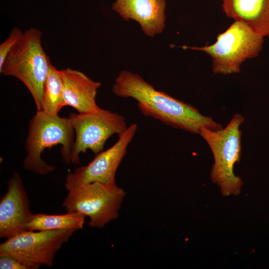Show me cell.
I'll list each match as a JSON object with an SVG mask.
<instances>
[{
    "instance_id": "277c9868",
    "label": "cell",
    "mask_w": 269,
    "mask_h": 269,
    "mask_svg": "<svg viewBox=\"0 0 269 269\" xmlns=\"http://www.w3.org/2000/svg\"><path fill=\"white\" fill-rule=\"evenodd\" d=\"M244 121L242 115L235 114L224 128L217 130L204 128L199 134L209 146L214 157L211 180L220 188L224 196L238 195L243 184L242 179L235 174L234 167L241 159L240 127Z\"/></svg>"
},
{
    "instance_id": "8fae6325",
    "label": "cell",
    "mask_w": 269,
    "mask_h": 269,
    "mask_svg": "<svg viewBox=\"0 0 269 269\" xmlns=\"http://www.w3.org/2000/svg\"><path fill=\"white\" fill-rule=\"evenodd\" d=\"M166 0H116L112 9L126 20L137 22L143 33L153 37L165 27Z\"/></svg>"
},
{
    "instance_id": "4fadbf2b",
    "label": "cell",
    "mask_w": 269,
    "mask_h": 269,
    "mask_svg": "<svg viewBox=\"0 0 269 269\" xmlns=\"http://www.w3.org/2000/svg\"><path fill=\"white\" fill-rule=\"evenodd\" d=\"M222 7L228 18L243 22L262 36L269 37V0H222Z\"/></svg>"
},
{
    "instance_id": "ba28073f",
    "label": "cell",
    "mask_w": 269,
    "mask_h": 269,
    "mask_svg": "<svg viewBox=\"0 0 269 269\" xmlns=\"http://www.w3.org/2000/svg\"><path fill=\"white\" fill-rule=\"evenodd\" d=\"M75 137L71 163L80 164L79 154L90 149L96 155L103 151L112 135H118L128 128L125 118L116 113L100 108L86 113H71L69 116Z\"/></svg>"
},
{
    "instance_id": "52a82bcc",
    "label": "cell",
    "mask_w": 269,
    "mask_h": 269,
    "mask_svg": "<svg viewBox=\"0 0 269 269\" xmlns=\"http://www.w3.org/2000/svg\"><path fill=\"white\" fill-rule=\"evenodd\" d=\"M76 230L72 229L26 231L10 237L0 245V256L7 255L36 269L52 267L55 256Z\"/></svg>"
},
{
    "instance_id": "3957f363",
    "label": "cell",
    "mask_w": 269,
    "mask_h": 269,
    "mask_svg": "<svg viewBox=\"0 0 269 269\" xmlns=\"http://www.w3.org/2000/svg\"><path fill=\"white\" fill-rule=\"evenodd\" d=\"M42 32L30 28L23 34L0 67V74L21 81L30 93L37 111L42 110L44 86L50 61L41 44Z\"/></svg>"
},
{
    "instance_id": "9c48e42d",
    "label": "cell",
    "mask_w": 269,
    "mask_h": 269,
    "mask_svg": "<svg viewBox=\"0 0 269 269\" xmlns=\"http://www.w3.org/2000/svg\"><path fill=\"white\" fill-rule=\"evenodd\" d=\"M137 125L131 124L119 134L117 141L110 148L97 154L87 165L77 168L69 173L65 179V187L99 182L115 184L117 169L125 156L129 144L134 137Z\"/></svg>"
},
{
    "instance_id": "8992f818",
    "label": "cell",
    "mask_w": 269,
    "mask_h": 269,
    "mask_svg": "<svg viewBox=\"0 0 269 269\" xmlns=\"http://www.w3.org/2000/svg\"><path fill=\"white\" fill-rule=\"evenodd\" d=\"M68 194L62 203L67 212L82 214L90 218L89 225L103 228L119 216L124 190L116 184L99 182L75 185L66 188Z\"/></svg>"
},
{
    "instance_id": "e0dca14e",
    "label": "cell",
    "mask_w": 269,
    "mask_h": 269,
    "mask_svg": "<svg viewBox=\"0 0 269 269\" xmlns=\"http://www.w3.org/2000/svg\"><path fill=\"white\" fill-rule=\"evenodd\" d=\"M0 269H28L13 258L7 255L0 256Z\"/></svg>"
},
{
    "instance_id": "7a4b0ae2",
    "label": "cell",
    "mask_w": 269,
    "mask_h": 269,
    "mask_svg": "<svg viewBox=\"0 0 269 269\" xmlns=\"http://www.w3.org/2000/svg\"><path fill=\"white\" fill-rule=\"evenodd\" d=\"M74 134L69 118L37 111L29 122L25 145L27 155L23 160V168L40 175L53 171L55 167L44 161L41 155L46 148L58 144L61 146L63 161L66 164L71 163Z\"/></svg>"
},
{
    "instance_id": "6da1fadb",
    "label": "cell",
    "mask_w": 269,
    "mask_h": 269,
    "mask_svg": "<svg viewBox=\"0 0 269 269\" xmlns=\"http://www.w3.org/2000/svg\"><path fill=\"white\" fill-rule=\"evenodd\" d=\"M112 91L117 96L135 99L143 115L173 128L198 134L204 128L213 130L222 128L220 124L201 114L194 106L156 90L139 75L130 71L123 70L119 73Z\"/></svg>"
},
{
    "instance_id": "9a60e30c",
    "label": "cell",
    "mask_w": 269,
    "mask_h": 269,
    "mask_svg": "<svg viewBox=\"0 0 269 269\" xmlns=\"http://www.w3.org/2000/svg\"><path fill=\"white\" fill-rule=\"evenodd\" d=\"M64 106L63 84L59 70L50 61L44 86L42 111L48 115L55 116L58 115Z\"/></svg>"
},
{
    "instance_id": "30bf717a",
    "label": "cell",
    "mask_w": 269,
    "mask_h": 269,
    "mask_svg": "<svg viewBox=\"0 0 269 269\" xmlns=\"http://www.w3.org/2000/svg\"><path fill=\"white\" fill-rule=\"evenodd\" d=\"M33 215L22 179L14 173L0 199V238L7 239L28 231L27 225Z\"/></svg>"
},
{
    "instance_id": "5bb4252c",
    "label": "cell",
    "mask_w": 269,
    "mask_h": 269,
    "mask_svg": "<svg viewBox=\"0 0 269 269\" xmlns=\"http://www.w3.org/2000/svg\"><path fill=\"white\" fill-rule=\"evenodd\" d=\"M84 215L76 212H67L61 215L37 213L33 215L26 228L28 231H44L72 229L76 231L83 228Z\"/></svg>"
},
{
    "instance_id": "5b68a950",
    "label": "cell",
    "mask_w": 269,
    "mask_h": 269,
    "mask_svg": "<svg viewBox=\"0 0 269 269\" xmlns=\"http://www.w3.org/2000/svg\"><path fill=\"white\" fill-rule=\"evenodd\" d=\"M264 38L245 23L234 21L217 36L214 44L203 47L182 46L181 48L205 52L212 58L214 73L229 75L239 73L240 66L245 60L259 55Z\"/></svg>"
},
{
    "instance_id": "2e32d148",
    "label": "cell",
    "mask_w": 269,
    "mask_h": 269,
    "mask_svg": "<svg viewBox=\"0 0 269 269\" xmlns=\"http://www.w3.org/2000/svg\"><path fill=\"white\" fill-rule=\"evenodd\" d=\"M23 32L16 27H13L8 37L0 45V67L2 65L7 55L21 37Z\"/></svg>"
},
{
    "instance_id": "7c38bea8",
    "label": "cell",
    "mask_w": 269,
    "mask_h": 269,
    "mask_svg": "<svg viewBox=\"0 0 269 269\" xmlns=\"http://www.w3.org/2000/svg\"><path fill=\"white\" fill-rule=\"evenodd\" d=\"M59 72L62 81L65 106L72 107L79 113L95 112L100 109L96 102L100 82L70 68L59 70Z\"/></svg>"
}]
</instances>
